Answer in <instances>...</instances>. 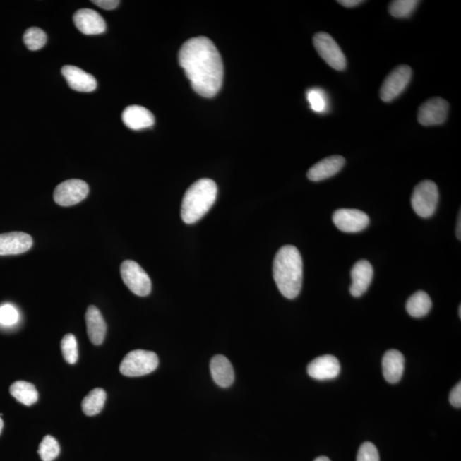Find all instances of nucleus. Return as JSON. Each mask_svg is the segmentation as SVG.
<instances>
[{"label":"nucleus","mask_w":461,"mask_h":461,"mask_svg":"<svg viewBox=\"0 0 461 461\" xmlns=\"http://www.w3.org/2000/svg\"><path fill=\"white\" fill-rule=\"evenodd\" d=\"M419 3L417 0H395L390 4L389 12L394 18H409Z\"/></svg>","instance_id":"a878e982"},{"label":"nucleus","mask_w":461,"mask_h":461,"mask_svg":"<svg viewBox=\"0 0 461 461\" xmlns=\"http://www.w3.org/2000/svg\"><path fill=\"white\" fill-rule=\"evenodd\" d=\"M88 193L87 183L81 179H68L56 187L53 197L56 205L68 207L83 201Z\"/></svg>","instance_id":"1a4fd4ad"},{"label":"nucleus","mask_w":461,"mask_h":461,"mask_svg":"<svg viewBox=\"0 0 461 461\" xmlns=\"http://www.w3.org/2000/svg\"><path fill=\"white\" fill-rule=\"evenodd\" d=\"M47 36L40 28H30L23 35V42L28 50L38 51L46 46Z\"/></svg>","instance_id":"393cba45"},{"label":"nucleus","mask_w":461,"mask_h":461,"mask_svg":"<svg viewBox=\"0 0 461 461\" xmlns=\"http://www.w3.org/2000/svg\"><path fill=\"white\" fill-rule=\"evenodd\" d=\"M179 63L198 95H217L222 87L224 67L222 56L210 39L201 36L187 40L179 50Z\"/></svg>","instance_id":"f257e3e1"},{"label":"nucleus","mask_w":461,"mask_h":461,"mask_svg":"<svg viewBox=\"0 0 461 461\" xmlns=\"http://www.w3.org/2000/svg\"><path fill=\"white\" fill-rule=\"evenodd\" d=\"M345 159L341 156H332L317 162L309 170L307 177L311 181H321L334 176L344 168Z\"/></svg>","instance_id":"a211bd4d"},{"label":"nucleus","mask_w":461,"mask_h":461,"mask_svg":"<svg viewBox=\"0 0 461 461\" xmlns=\"http://www.w3.org/2000/svg\"><path fill=\"white\" fill-rule=\"evenodd\" d=\"M121 118L126 126L132 130L148 128L155 124L153 114L140 105L126 107L122 112Z\"/></svg>","instance_id":"f3484780"},{"label":"nucleus","mask_w":461,"mask_h":461,"mask_svg":"<svg viewBox=\"0 0 461 461\" xmlns=\"http://www.w3.org/2000/svg\"><path fill=\"white\" fill-rule=\"evenodd\" d=\"M450 104L442 97H432L420 106L418 121L423 126H436L444 124L448 117Z\"/></svg>","instance_id":"9d476101"},{"label":"nucleus","mask_w":461,"mask_h":461,"mask_svg":"<svg viewBox=\"0 0 461 461\" xmlns=\"http://www.w3.org/2000/svg\"><path fill=\"white\" fill-rule=\"evenodd\" d=\"M438 200L439 193L436 183L424 181L415 186L411 198V205L420 217L429 218L435 214Z\"/></svg>","instance_id":"39448f33"},{"label":"nucleus","mask_w":461,"mask_h":461,"mask_svg":"<svg viewBox=\"0 0 461 461\" xmlns=\"http://www.w3.org/2000/svg\"><path fill=\"white\" fill-rule=\"evenodd\" d=\"M404 357L397 349H390L383 357L382 367L383 377L387 382L397 383L402 377L404 372Z\"/></svg>","instance_id":"412c9836"},{"label":"nucleus","mask_w":461,"mask_h":461,"mask_svg":"<svg viewBox=\"0 0 461 461\" xmlns=\"http://www.w3.org/2000/svg\"><path fill=\"white\" fill-rule=\"evenodd\" d=\"M40 458L43 461H52L60 454V446L58 441L52 436H46L40 443L39 450Z\"/></svg>","instance_id":"bb28decb"},{"label":"nucleus","mask_w":461,"mask_h":461,"mask_svg":"<svg viewBox=\"0 0 461 461\" xmlns=\"http://www.w3.org/2000/svg\"><path fill=\"white\" fill-rule=\"evenodd\" d=\"M313 461H330V460L328 458V457L321 456V457H318V458Z\"/></svg>","instance_id":"c9c22d12"},{"label":"nucleus","mask_w":461,"mask_h":461,"mask_svg":"<svg viewBox=\"0 0 461 461\" xmlns=\"http://www.w3.org/2000/svg\"><path fill=\"white\" fill-rule=\"evenodd\" d=\"M3 428H4V421L3 419H1V416H0V435H1L2 433Z\"/></svg>","instance_id":"e433bc0d"},{"label":"nucleus","mask_w":461,"mask_h":461,"mask_svg":"<svg viewBox=\"0 0 461 461\" xmlns=\"http://www.w3.org/2000/svg\"><path fill=\"white\" fill-rule=\"evenodd\" d=\"M19 313L14 306L4 304L0 306V325L11 326L18 323Z\"/></svg>","instance_id":"c85d7f7f"},{"label":"nucleus","mask_w":461,"mask_h":461,"mask_svg":"<svg viewBox=\"0 0 461 461\" xmlns=\"http://www.w3.org/2000/svg\"><path fill=\"white\" fill-rule=\"evenodd\" d=\"M352 284L349 292L354 297H361L372 283L373 268L372 265L366 260L359 261L354 265L352 270Z\"/></svg>","instance_id":"dca6fc26"},{"label":"nucleus","mask_w":461,"mask_h":461,"mask_svg":"<svg viewBox=\"0 0 461 461\" xmlns=\"http://www.w3.org/2000/svg\"><path fill=\"white\" fill-rule=\"evenodd\" d=\"M61 349L64 360L69 364H75L78 360V345L75 336L73 334H67L61 342Z\"/></svg>","instance_id":"cd10ccee"},{"label":"nucleus","mask_w":461,"mask_h":461,"mask_svg":"<svg viewBox=\"0 0 461 461\" xmlns=\"http://www.w3.org/2000/svg\"><path fill=\"white\" fill-rule=\"evenodd\" d=\"M432 307L431 297L425 292L419 291L412 295L407 301L406 309L409 315L414 318L426 316Z\"/></svg>","instance_id":"4be33fe9"},{"label":"nucleus","mask_w":461,"mask_h":461,"mask_svg":"<svg viewBox=\"0 0 461 461\" xmlns=\"http://www.w3.org/2000/svg\"><path fill=\"white\" fill-rule=\"evenodd\" d=\"M62 73L69 88L76 92H91L97 88V83L95 77L78 67L65 65Z\"/></svg>","instance_id":"2eb2a0df"},{"label":"nucleus","mask_w":461,"mask_h":461,"mask_svg":"<svg viewBox=\"0 0 461 461\" xmlns=\"http://www.w3.org/2000/svg\"><path fill=\"white\" fill-rule=\"evenodd\" d=\"M307 99L310 106L316 112H323L326 108V100L323 92L319 89H311L307 92Z\"/></svg>","instance_id":"c756f323"},{"label":"nucleus","mask_w":461,"mask_h":461,"mask_svg":"<svg viewBox=\"0 0 461 461\" xmlns=\"http://www.w3.org/2000/svg\"><path fill=\"white\" fill-rule=\"evenodd\" d=\"M461 215H460V211L459 213V217H458V224H457V229H456V235L457 238H458L459 240L461 239Z\"/></svg>","instance_id":"f704fd0d"},{"label":"nucleus","mask_w":461,"mask_h":461,"mask_svg":"<svg viewBox=\"0 0 461 461\" xmlns=\"http://www.w3.org/2000/svg\"><path fill=\"white\" fill-rule=\"evenodd\" d=\"M313 40L316 51L330 67L338 71H345L347 66L345 56L332 36L321 32L313 36Z\"/></svg>","instance_id":"0eeeda50"},{"label":"nucleus","mask_w":461,"mask_h":461,"mask_svg":"<svg viewBox=\"0 0 461 461\" xmlns=\"http://www.w3.org/2000/svg\"><path fill=\"white\" fill-rule=\"evenodd\" d=\"M217 193V186L210 179H201L193 183L182 200L183 222L194 224L201 220L214 205Z\"/></svg>","instance_id":"7ed1b4c3"},{"label":"nucleus","mask_w":461,"mask_h":461,"mask_svg":"<svg viewBox=\"0 0 461 461\" xmlns=\"http://www.w3.org/2000/svg\"><path fill=\"white\" fill-rule=\"evenodd\" d=\"M85 317L90 341L95 345H102L104 340L107 325L101 312L95 306H89Z\"/></svg>","instance_id":"aec40b11"},{"label":"nucleus","mask_w":461,"mask_h":461,"mask_svg":"<svg viewBox=\"0 0 461 461\" xmlns=\"http://www.w3.org/2000/svg\"><path fill=\"white\" fill-rule=\"evenodd\" d=\"M10 393L19 402L31 406L38 401L39 393L35 386L26 381H16L10 387Z\"/></svg>","instance_id":"5701e85b"},{"label":"nucleus","mask_w":461,"mask_h":461,"mask_svg":"<svg viewBox=\"0 0 461 461\" xmlns=\"http://www.w3.org/2000/svg\"><path fill=\"white\" fill-rule=\"evenodd\" d=\"M337 3L340 4L342 6L352 8L361 5L363 1L361 0H340Z\"/></svg>","instance_id":"72a5a7b5"},{"label":"nucleus","mask_w":461,"mask_h":461,"mask_svg":"<svg viewBox=\"0 0 461 461\" xmlns=\"http://www.w3.org/2000/svg\"><path fill=\"white\" fill-rule=\"evenodd\" d=\"M412 68L407 65H400L386 77L381 88V99L383 102L393 101L402 95L412 78Z\"/></svg>","instance_id":"6e6552de"},{"label":"nucleus","mask_w":461,"mask_h":461,"mask_svg":"<svg viewBox=\"0 0 461 461\" xmlns=\"http://www.w3.org/2000/svg\"><path fill=\"white\" fill-rule=\"evenodd\" d=\"M32 246L30 235L23 232L0 234V256L19 255Z\"/></svg>","instance_id":"4468645a"},{"label":"nucleus","mask_w":461,"mask_h":461,"mask_svg":"<svg viewBox=\"0 0 461 461\" xmlns=\"http://www.w3.org/2000/svg\"><path fill=\"white\" fill-rule=\"evenodd\" d=\"M357 461H379V455L374 444L366 442L359 448Z\"/></svg>","instance_id":"7c9ffc66"},{"label":"nucleus","mask_w":461,"mask_h":461,"mask_svg":"<svg viewBox=\"0 0 461 461\" xmlns=\"http://www.w3.org/2000/svg\"><path fill=\"white\" fill-rule=\"evenodd\" d=\"M73 23L78 30L85 35L103 34L106 23L100 13L92 9H80L73 15Z\"/></svg>","instance_id":"f8f14e48"},{"label":"nucleus","mask_w":461,"mask_h":461,"mask_svg":"<svg viewBox=\"0 0 461 461\" xmlns=\"http://www.w3.org/2000/svg\"><path fill=\"white\" fill-rule=\"evenodd\" d=\"M210 372L216 385L222 388L230 387L234 382V367L228 359L222 354H216L210 361Z\"/></svg>","instance_id":"6ab92c4d"},{"label":"nucleus","mask_w":461,"mask_h":461,"mask_svg":"<svg viewBox=\"0 0 461 461\" xmlns=\"http://www.w3.org/2000/svg\"><path fill=\"white\" fill-rule=\"evenodd\" d=\"M106 398H107V395L104 390L102 388L92 390L91 393L85 395L83 403H81L84 414L88 416L100 414L104 409Z\"/></svg>","instance_id":"b1692460"},{"label":"nucleus","mask_w":461,"mask_h":461,"mask_svg":"<svg viewBox=\"0 0 461 461\" xmlns=\"http://www.w3.org/2000/svg\"><path fill=\"white\" fill-rule=\"evenodd\" d=\"M92 2L102 9L107 11L115 10L120 4L118 0H93Z\"/></svg>","instance_id":"473e14b6"},{"label":"nucleus","mask_w":461,"mask_h":461,"mask_svg":"<svg viewBox=\"0 0 461 461\" xmlns=\"http://www.w3.org/2000/svg\"><path fill=\"white\" fill-rule=\"evenodd\" d=\"M159 364L156 353L137 349L129 352L122 360L120 372L126 377H141L152 373Z\"/></svg>","instance_id":"20e7f679"},{"label":"nucleus","mask_w":461,"mask_h":461,"mask_svg":"<svg viewBox=\"0 0 461 461\" xmlns=\"http://www.w3.org/2000/svg\"><path fill=\"white\" fill-rule=\"evenodd\" d=\"M121 275L126 287L136 295L146 297L152 292V280L136 262L126 260L122 263Z\"/></svg>","instance_id":"423d86ee"},{"label":"nucleus","mask_w":461,"mask_h":461,"mask_svg":"<svg viewBox=\"0 0 461 461\" xmlns=\"http://www.w3.org/2000/svg\"><path fill=\"white\" fill-rule=\"evenodd\" d=\"M459 316L461 318V306L459 307Z\"/></svg>","instance_id":"4c0bfd02"},{"label":"nucleus","mask_w":461,"mask_h":461,"mask_svg":"<svg viewBox=\"0 0 461 461\" xmlns=\"http://www.w3.org/2000/svg\"><path fill=\"white\" fill-rule=\"evenodd\" d=\"M303 259L297 248L285 246L280 248L273 265V279L277 287L288 299L299 295L303 285Z\"/></svg>","instance_id":"f03ea898"},{"label":"nucleus","mask_w":461,"mask_h":461,"mask_svg":"<svg viewBox=\"0 0 461 461\" xmlns=\"http://www.w3.org/2000/svg\"><path fill=\"white\" fill-rule=\"evenodd\" d=\"M333 223L338 229L344 232H361L369 225V215L364 212L354 209H340L333 214Z\"/></svg>","instance_id":"9b49d317"},{"label":"nucleus","mask_w":461,"mask_h":461,"mask_svg":"<svg viewBox=\"0 0 461 461\" xmlns=\"http://www.w3.org/2000/svg\"><path fill=\"white\" fill-rule=\"evenodd\" d=\"M450 402L455 407H461V383L459 382L453 388L450 395Z\"/></svg>","instance_id":"2f4dec72"},{"label":"nucleus","mask_w":461,"mask_h":461,"mask_svg":"<svg viewBox=\"0 0 461 461\" xmlns=\"http://www.w3.org/2000/svg\"><path fill=\"white\" fill-rule=\"evenodd\" d=\"M340 361L330 354L318 357L308 366L309 376L317 381L335 378L340 375Z\"/></svg>","instance_id":"ddd939ff"}]
</instances>
